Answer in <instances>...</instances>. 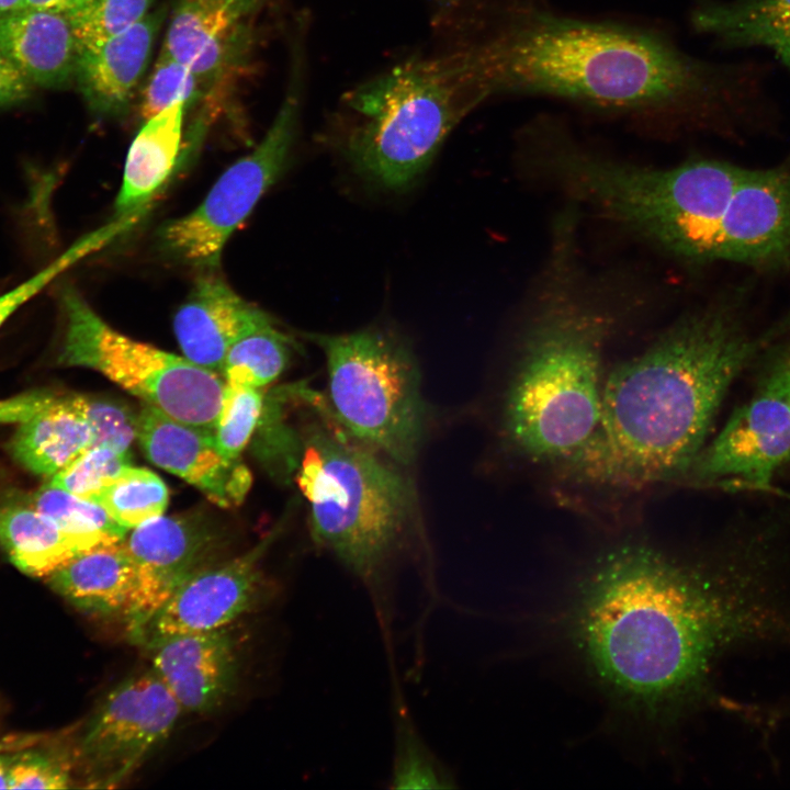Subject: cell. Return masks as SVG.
Here are the masks:
<instances>
[{
	"mask_svg": "<svg viewBox=\"0 0 790 790\" xmlns=\"http://www.w3.org/2000/svg\"><path fill=\"white\" fill-rule=\"evenodd\" d=\"M759 348L729 306L685 316L603 377L599 425L567 465L585 481L623 488L685 475Z\"/></svg>",
	"mask_w": 790,
	"mask_h": 790,
	"instance_id": "1",
	"label": "cell"
},
{
	"mask_svg": "<svg viewBox=\"0 0 790 790\" xmlns=\"http://www.w3.org/2000/svg\"><path fill=\"white\" fill-rule=\"evenodd\" d=\"M701 569L640 544L602 556L574 614L579 648L617 695L662 706L703 677L731 614Z\"/></svg>",
	"mask_w": 790,
	"mask_h": 790,
	"instance_id": "2",
	"label": "cell"
},
{
	"mask_svg": "<svg viewBox=\"0 0 790 790\" xmlns=\"http://www.w3.org/2000/svg\"><path fill=\"white\" fill-rule=\"evenodd\" d=\"M470 53L486 98L542 94L654 111L686 105L706 81L699 65L661 35L541 11Z\"/></svg>",
	"mask_w": 790,
	"mask_h": 790,
	"instance_id": "3",
	"label": "cell"
},
{
	"mask_svg": "<svg viewBox=\"0 0 790 790\" xmlns=\"http://www.w3.org/2000/svg\"><path fill=\"white\" fill-rule=\"evenodd\" d=\"M572 219L563 217L555 229L503 405L510 445L538 463L572 462L591 440L601 415L610 320L582 291Z\"/></svg>",
	"mask_w": 790,
	"mask_h": 790,
	"instance_id": "4",
	"label": "cell"
},
{
	"mask_svg": "<svg viewBox=\"0 0 790 790\" xmlns=\"http://www.w3.org/2000/svg\"><path fill=\"white\" fill-rule=\"evenodd\" d=\"M321 421L304 440L297 485L314 542L384 607L395 558L416 512L411 481L395 462L351 436L318 398Z\"/></svg>",
	"mask_w": 790,
	"mask_h": 790,
	"instance_id": "5",
	"label": "cell"
},
{
	"mask_svg": "<svg viewBox=\"0 0 790 790\" xmlns=\"http://www.w3.org/2000/svg\"><path fill=\"white\" fill-rule=\"evenodd\" d=\"M485 98L470 52L398 65L348 97L359 120L347 137L345 156L372 184L405 189Z\"/></svg>",
	"mask_w": 790,
	"mask_h": 790,
	"instance_id": "6",
	"label": "cell"
},
{
	"mask_svg": "<svg viewBox=\"0 0 790 790\" xmlns=\"http://www.w3.org/2000/svg\"><path fill=\"white\" fill-rule=\"evenodd\" d=\"M549 167L571 193L693 262L712 261L719 226L746 171L710 159L639 167L574 149L554 153Z\"/></svg>",
	"mask_w": 790,
	"mask_h": 790,
	"instance_id": "7",
	"label": "cell"
},
{
	"mask_svg": "<svg viewBox=\"0 0 790 790\" xmlns=\"http://www.w3.org/2000/svg\"><path fill=\"white\" fill-rule=\"evenodd\" d=\"M305 337L325 354L336 419L396 464H410L420 449L426 413L419 368L408 346L379 328Z\"/></svg>",
	"mask_w": 790,
	"mask_h": 790,
	"instance_id": "8",
	"label": "cell"
},
{
	"mask_svg": "<svg viewBox=\"0 0 790 790\" xmlns=\"http://www.w3.org/2000/svg\"><path fill=\"white\" fill-rule=\"evenodd\" d=\"M59 302L58 364L95 370L145 404L213 433L224 397L222 375L116 331L70 284L60 289Z\"/></svg>",
	"mask_w": 790,
	"mask_h": 790,
	"instance_id": "9",
	"label": "cell"
},
{
	"mask_svg": "<svg viewBox=\"0 0 790 790\" xmlns=\"http://www.w3.org/2000/svg\"><path fill=\"white\" fill-rule=\"evenodd\" d=\"M297 110L298 98L291 90L259 145L227 168L192 212L159 229L166 255L205 271L218 267L227 240L285 168Z\"/></svg>",
	"mask_w": 790,
	"mask_h": 790,
	"instance_id": "10",
	"label": "cell"
},
{
	"mask_svg": "<svg viewBox=\"0 0 790 790\" xmlns=\"http://www.w3.org/2000/svg\"><path fill=\"white\" fill-rule=\"evenodd\" d=\"M181 712L151 668L116 685L87 722L74 755L89 786L121 785L167 741Z\"/></svg>",
	"mask_w": 790,
	"mask_h": 790,
	"instance_id": "11",
	"label": "cell"
},
{
	"mask_svg": "<svg viewBox=\"0 0 790 790\" xmlns=\"http://www.w3.org/2000/svg\"><path fill=\"white\" fill-rule=\"evenodd\" d=\"M790 462V405L769 384L735 409L685 473L703 486L765 492Z\"/></svg>",
	"mask_w": 790,
	"mask_h": 790,
	"instance_id": "12",
	"label": "cell"
},
{
	"mask_svg": "<svg viewBox=\"0 0 790 790\" xmlns=\"http://www.w3.org/2000/svg\"><path fill=\"white\" fill-rule=\"evenodd\" d=\"M123 542L134 566L123 618L131 640L138 643L148 621L174 591L211 565L217 542L200 520L162 516L133 528Z\"/></svg>",
	"mask_w": 790,
	"mask_h": 790,
	"instance_id": "13",
	"label": "cell"
},
{
	"mask_svg": "<svg viewBox=\"0 0 790 790\" xmlns=\"http://www.w3.org/2000/svg\"><path fill=\"white\" fill-rule=\"evenodd\" d=\"M273 535L191 576L148 621L138 643L150 650L174 635L225 628L247 611L258 592L260 560Z\"/></svg>",
	"mask_w": 790,
	"mask_h": 790,
	"instance_id": "14",
	"label": "cell"
},
{
	"mask_svg": "<svg viewBox=\"0 0 790 790\" xmlns=\"http://www.w3.org/2000/svg\"><path fill=\"white\" fill-rule=\"evenodd\" d=\"M713 260L790 263V172L746 169L719 226Z\"/></svg>",
	"mask_w": 790,
	"mask_h": 790,
	"instance_id": "15",
	"label": "cell"
},
{
	"mask_svg": "<svg viewBox=\"0 0 790 790\" xmlns=\"http://www.w3.org/2000/svg\"><path fill=\"white\" fill-rule=\"evenodd\" d=\"M137 440L151 463L195 486L219 507L238 506L250 488L248 467L240 459H226L212 432L178 421L148 404L137 415Z\"/></svg>",
	"mask_w": 790,
	"mask_h": 790,
	"instance_id": "16",
	"label": "cell"
},
{
	"mask_svg": "<svg viewBox=\"0 0 790 790\" xmlns=\"http://www.w3.org/2000/svg\"><path fill=\"white\" fill-rule=\"evenodd\" d=\"M264 0H180L162 52L185 65L206 93L247 53L253 14Z\"/></svg>",
	"mask_w": 790,
	"mask_h": 790,
	"instance_id": "17",
	"label": "cell"
},
{
	"mask_svg": "<svg viewBox=\"0 0 790 790\" xmlns=\"http://www.w3.org/2000/svg\"><path fill=\"white\" fill-rule=\"evenodd\" d=\"M0 422L19 424L11 453L36 475L52 477L92 443L76 394L33 391L0 399Z\"/></svg>",
	"mask_w": 790,
	"mask_h": 790,
	"instance_id": "18",
	"label": "cell"
},
{
	"mask_svg": "<svg viewBox=\"0 0 790 790\" xmlns=\"http://www.w3.org/2000/svg\"><path fill=\"white\" fill-rule=\"evenodd\" d=\"M150 651L151 669L182 711L210 712L233 691L237 652L227 627L174 635Z\"/></svg>",
	"mask_w": 790,
	"mask_h": 790,
	"instance_id": "19",
	"label": "cell"
},
{
	"mask_svg": "<svg viewBox=\"0 0 790 790\" xmlns=\"http://www.w3.org/2000/svg\"><path fill=\"white\" fill-rule=\"evenodd\" d=\"M270 320L211 270L174 314L173 331L184 358L221 375L233 345Z\"/></svg>",
	"mask_w": 790,
	"mask_h": 790,
	"instance_id": "20",
	"label": "cell"
},
{
	"mask_svg": "<svg viewBox=\"0 0 790 790\" xmlns=\"http://www.w3.org/2000/svg\"><path fill=\"white\" fill-rule=\"evenodd\" d=\"M162 21L163 11H156L100 45L80 52L75 79L93 113L114 117L127 111Z\"/></svg>",
	"mask_w": 790,
	"mask_h": 790,
	"instance_id": "21",
	"label": "cell"
},
{
	"mask_svg": "<svg viewBox=\"0 0 790 790\" xmlns=\"http://www.w3.org/2000/svg\"><path fill=\"white\" fill-rule=\"evenodd\" d=\"M0 50L34 86L47 89L75 78L80 54L66 15L30 9L0 15Z\"/></svg>",
	"mask_w": 790,
	"mask_h": 790,
	"instance_id": "22",
	"label": "cell"
},
{
	"mask_svg": "<svg viewBox=\"0 0 790 790\" xmlns=\"http://www.w3.org/2000/svg\"><path fill=\"white\" fill-rule=\"evenodd\" d=\"M133 576V561L121 540L80 552L45 579L55 592L78 610L108 617L123 616Z\"/></svg>",
	"mask_w": 790,
	"mask_h": 790,
	"instance_id": "23",
	"label": "cell"
},
{
	"mask_svg": "<svg viewBox=\"0 0 790 790\" xmlns=\"http://www.w3.org/2000/svg\"><path fill=\"white\" fill-rule=\"evenodd\" d=\"M121 540L70 532L40 510L0 508V545L22 573L46 578L80 552Z\"/></svg>",
	"mask_w": 790,
	"mask_h": 790,
	"instance_id": "24",
	"label": "cell"
},
{
	"mask_svg": "<svg viewBox=\"0 0 790 790\" xmlns=\"http://www.w3.org/2000/svg\"><path fill=\"white\" fill-rule=\"evenodd\" d=\"M185 105L178 102L146 120L127 153L115 200L119 216L138 211L171 174L181 147Z\"/></svg>",
	"mask_w": 790,
	"mask_h": 790,
	"instance_id": "25",
	"label": "cell"
},
{
	"mask_svg": "<svg viewBox=\"0 0 790 790\" xmlns=\"http://www.w3.org/2000/svg\"><path fill=\"white\" fill-rule=\"evenodd\" d=\"M693 26L730 46H765L790 68V0H734L697 9Z\"/></svg>",
	"mask_w": 790,
	"mask_h": 790,
	"instance_id": "26",
	"label": "cell"
},
{
	"mask_svg": "<svg viewBox=\"0 0 790 790\" xmlns=\"http://www.w3.org/2000/svg\"><path fill=\"white\" fill-rule=\"evenodd\" d=\"M392 789H453L452 770L433 753L415 725L405 703L394 709V753L390 775Z\"/></svg>",
	"mask_w": 790,
	"mask_h": 790,
	"instance_id": "27",
	"label": "cell"
},
{
	"mask_svg": "<svg viewBox=\"0 0 790 790\" xmlns=\"http://www.w3.org/2000/svg\"><path fill=\"white\" fill-rule=\"evenodd\" d=\"M292 340L272 320L241 337L229 349L222 369L226 385L262 387L286 368Z\"/></svg>",
	"mask_w": 790,
	"mask_h": 790,
	"instance_id": "28",
	"label": "cell"
},
{
	"mask_svg": "<svg viewBox=\"0 0 790 790\" xmlns=\"http://www.w3.org/2000/svg\"><path fill=\"white\" fill-rule=\"evenodd\" d=\"M169 492L153 471L129 466L94 499L122 528L128 530L163 515Z\"/></svg>",
	"mask_w": 790,
	"mask_h": 790,
	"instance_id": "29",
	"label": "cell"
},
{
	"mask_svg": "<svg viewBox=\"0 0 790 790\" xmlns=\"http://www.w3.org/2000/svg\"><path fill=\"white\" fill-rule=\"evenodd\" d=\"M32 506L74 533L113 540H123L127 533L99 504L49 484L34 494Z\"/></svg>",
	"mask_w": 790,
	"mask_h": 790,
	"instance_id": "30",
	"label": "cell"
},
{
	"mask_svg": "<svg viewBox=\"0 0 790 790\" xmlns=\"http://www.w3.org/2000/svg\"><path fill=\"white\" fill-rule=\"evenodd\" d=\"M153 0H86L68 14L79 49L95 47L126 31L147 14Z\"/></svg>",
	"mask_w": 790,
	"mask_h": 790,
	"instance_id": "31",
	"label": "cell"
},
{
	"mask_svg": "<svg viewBox=\"0 0 790 790\" xmlns=\"http://www.w3.org/2000/svg\"><path fill=\"white\" fill-rule=\"evenodd\" d=\"M262 411L263 393L260 387H235L225 384L213 438L226 459H240Z\"/></svg>",
	"mask_w": 790,
	"mask_h": 790,
	"instance_id": "32",
	"label": "cell"
},
{
	"mask_svg": "<svg viewBox=\"0 0 790 790\" xmlns=\"http://www.w3.org/2000/svg\"><path fill=\"white\" fill-rule=\"evenodd\" d=\"M129 466V454L106 447H90L53 475L47 484L94 501Z\"/></svg>",
	"mask_w": 790,
	"mask_h": 790,
	"instance_id": "33",
	"label": "cell"
},
{
	"mask_svg": "<svg viewBox=\"0 0 790 790\" xmlns=\"http://www.w3.org/2000/svg\"><path fill=\"white\" fill-rule=\"evenodd\" d=\"M205 94L190 68L161 50L143 92L140 114L148 120L178 102L185 108L194 105Z\"/></svg>",
	"mask_w": 790,
	"mask_h": 790,
	"instance_id": "34",
	"label": "cell"
},
{
	"mask_svg": "<svg viewBox=\"0 0 790 790\" xmlns=\"http://www.w3.org/2000/svg\"><path fill=\"white\" fill-rule=\"evenodd\" d=\"M75 756L43 749L10 753L9 789H67L74 781Z\"/></svg>",
	"mask_w": 790,
	"mask_h": 790,
	"instance_id": "35",
	"label": "cell"
},
{
	"mask_svg": "<svg viewBox=\"0 0 790 790\" xmlns=\"http://www.w3.org/2000/svg\"><path fill=\"white\" fill-rule=\"evenodd\" d=\"M76 402L91 428V447H106L129 454V447L137 439V416L127 406L77 394Z\"/></svg>",
	"mask_w": 790,
	"mask_h": 790,
	"instance_id": "36",
	"label": "cell"
},
{
	"mask_svg": "<svg viewBox=\"0 0 790 790\" xmlns=\"http://www.w3.org/2000/svg\"><path fill=\"white\" fill-rule=\"evenodd\" d=\"M63 273V266L54 260L36 274L0 295V327L24 303L38 294Z\"/></svg>",
	"mask_w": 790,
	"mask_h": 790,
	"instance_id": "37",
	"label": "cell"
},
{
	"mask_svg": "<svg viewBox=\"0 0 790 790\" xmlns=\"http://www.w3.org/2000/svg\"><path fill=\"white\" fill-rule=\"evenodd\" d=\"M34 84L0 50V108L11 106L27 100Z\"/></svg>",
	"mask_w": 790,
	"mask_h": 790,
	"instance_id": "38",
	"label": "cell"
},
{
	"mask_svg": "<svg viewBox=\"0 0 790 790\" xmlns=\"http://www.w3.org/2000/svg\"><path fill=\"white\" fill-rule=\"evenodd\" d=\"M86 0H24V9L68 15L79 9Z\"/></svg>",
	"mask_w": 790,
	"mask_h": 790,
	"instance_id": "39",
	"label": "cell"
},
{
	"mask_svg": "<svg viewBox=\"0 0 790 790\" xmlns=\"http://www.w3.org/2000/svg\"><path fill=\"white\" fill-rule=\"evenodd\" d=\"M774 387L790 405V372L774 365L764 380Z\"/></svg>",
	"mask_w": 790,
	"mask_h": 790,
	"instance_id": "40",
	"label": "cell"
},
{
	"mask_svg": "<svg viewBox=\"0 0 790 790\" xmlns=\"http://www.w3.org/2000/svg\"><path fill=\"white\" fill-rule=\"evenodd\" d=\"M10 753L0 748V789H9Z\"/></svg>",
	"mask_w": 790,
	"mask_h": 790,
	"instance_id": "41",
	"label": "cell"
},
{
	"mask_svg": "<svg viewBox=\"0 0 790 790\" xmlns=\"http://www.w3.org/2000/svg\"><path fill=\"white\" fill-rule=\"evenodd\" d=\"M24 9V0H0V15L13 13Z\"/></svg>",
	"mask_w": 790,
	"mask_h": 790,
	"instance_id": "42",
	"label": "cell"
},
{
	"mask_svg": "<svg viewBox=\"0 0 790 790\" xmlns=\"http://www.w3.org/2000/svg\"><path fill=\"white\" fill-rule=\"evenodd\" d=\"M774 365H777L790 372V346L781 352Z\"/></svg>",
	"mask_w": 790,
	"mask_h": 790,
	"instance_id": "43",
	"label": "cell"
}]
</instances>
